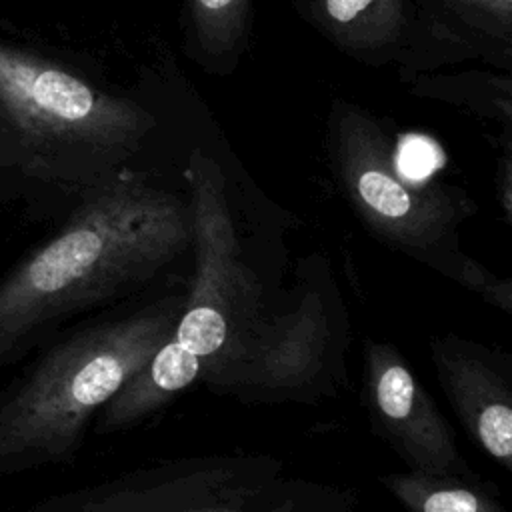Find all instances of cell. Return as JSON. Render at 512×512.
Returning <instances> with one entry per match:
<instances>
[{
  "instance_id": "obj_1",
  "label": "cell",
  "mask_w": 512,
  "mask_h": 512,
  "mask_svg": "<svg viewBox=\"0 0 512 512\" xmlns=\"http://www.w3.org/2000/svg\"><path fill=\"white\" fill-rule=\"evenodd\" d=\"M188 248L180 198L126 178L88 188L64 226L0 280V366L74 314L152 280Z\"/></svg>"
},
{
  "instance_id": "obj_2",
  "label": "cell",
  "mask_w": 512,
  "mask_h": 512,
  "mask_svg": "<svg viewBox=\"0 0 512 512\" xmlns=\"http://www.w3.org/2000/svg\"><path fill=\"white\" fill-rule=\"evenodd\" d=\"M184 296L86 326L12 382L0 394V474L72 460L90 420L172 336Z\"/></svg>"
},
{
  "instance_id": "obj_3",
  "label": "cell",
  "mask_w": 512,
  "mask_h": 512,
  "mask_svg": "<svg viewBox=\"0 0 512 512\" xmlns=\"http://www.w3.org/2000/svg\"><path fill=\"white\" fill-rule=\"evenodd\" d=\"M152 118L36 54L0 44V160L28 176L102 184Z\"/></svg>"
},
{
  "instance_id": "obj_4",
  "label": "cell",
  "mask_w": 512,
  "mask_h": 512,
  "mask_svg": "<svg viewBox=\"0 0 512 512\" xmlns=\"http://www.w3.org/2000/svg\"><path fill=\"white\" fill-rule=\"evenodd\" d=\"M336 134L340 178L366 228L508 314L512 282L458 250L456 224L466 216L462 206L440 188L402 178L380 128L358 110L338 116Z\"/></svg>"
},
{
  "instance_id": "obj_5",
  "label": "cell",
  "mask_w": 512,
  "mask_h": 512,
  "mask_svg": "<svg viewBox=\"0 0 512 512\" xmlns=\"http://www.w3.org/2000/svg\"><path fill=\"white\" fill-rule=\"evenodd\" d=\"M186 180L194 270L174 332L160 350L196 382L208 384L240 350L262 306L242 258L218 164L194 152Z\"/></svg>"
},
{
  "instance_id": "obj_6",
  "label": "cell",
  "mask_w": 512,
  "mask_h": 512,
  "mask_svg": "<svg viewBox=\"0 0 512 512\" xmlns=\"http://www.w3.org/2000/svg\"><path fill=\"white\" fill-rule=\"evenodd\" d=\"M346 312L328 278L310 276L276 314H260L230 362L208 382L248 402H314L336 392Z\"/></svg>"
},
{
  "instance_id": "obj_7",
  "label": "cell",
  "mask_w": 512,
  "mask_h": 512,
  "mask_svg": "<svg viewBox=\"0 0 512 512\" xmlns=\"http://www.w3.org/2000/svg\"><path fill=\"white\" fill-rule=\"evenodd\" d=\"M298 486L270 454L190 456L54 494L28 512H276Z\"/></svg>"
},
{
  "instance_id": "obj_8",
  "label": "cell",
  "mask_w": 512,
  "mask_h": 512,
  "mask_svg": "<svg viewBox=\"0 0 512 512\" xmlns=\"http://www.w3.org/2000/svg\"><path fill=\"white\" fill-rule=\"evenodd\" d=\"M364 400L374 426L408 470L476 476L436 402L390 342L364 344Z\"/></svg>"
},
{
  "instance_id": "obj_9",
  "label": "cell",
  "mask_w": 512,
  "mask_h": 512,
  "mask_svg": "<svg viewBox=\"0 0 512 512\" xmlns=\"http://www.w3.org/2000/svg\"><path fill=\"white\" fill-rule=\"evenodd\" d=\"M438 382L472 440L506 472L512 470V380L498 352L438 334L430 342Z\"/></svg>"
},
{
  "instance_id": "obj_10",
  "label": "cell",
  "mask_w": 512,
  "mask_h": 512,
  "mask_svg": "<svg viewBox=\"0 0 512 512\" xmlns=\"http://www.w3.org/2000/svg\"><path fill=\"white\" fill-rule=\"evenodd\" d=\"M384 488L408 512H508L498 498V486L476 476L392 472L382 478Z\"/></svg>"
},
{
  "instance_id": "obj_11",
  "label": "cell",
  "mask_w": 512,
  "mask_h": 512,
  "mask_svg": "<svg viewBox=\"0 0 512 512\" xmlns=\"http://www.w3.org/2000/svg\"><path fill=\"white\" fill-rule=\"evenodd\" d=\"M328 26L350 46L378 48L400 34V0H318Z\"/></svg>"
},
{
  "instance_id": "obj_12",
  "label": "cell",
  "mask_w": 512,
  "mask_h": 512,
  "mask_svg": "<svg viewBox=\"0 0 512 512\" xmlns=\"http://www.w3.org/2000/svg\"><path fill=\"white\" fill-rule=\"evenodd\" d=\"M190 20L200 46L222 54L238 46L248 20V0H188Z\"/></svg>"
},
{
  "instance_id": "obj_13",
  "label": "cell",
  "mask_w": 512,
  "mask_h": 512,
  "mask_svg": "<svg viewBox=\"0 0 512 512\" xmlns=\"http://www.w3.org/2000/svg\"><path fill=\"white\" fill-rule=\"evenodd\" d=\"M440 164L442 152L438 150V146L426 136L410 134L402 140L394 166L402 178L416 182L424 180Z\"/></svg>"
},
{
  "instance_id": "obj_14",
  "label": "cell",
  "mask_w": 512,
  "mask_h": 512,
  "mask_svg": "<svg viewBox=\"0 0 512 512\" xmlns=\"http://www.w3.org/2000/svg\"><path fill=\"white\" fill-rule=\"evenodd\" d=\"M354 502L336 490L302 484L276 512H352Z\"/></svg>"
},
{
  "instance_id": "obj_15",
  "label": "cell",
  "mask_w": 512,
  "mask_h": 512,
  "mask_svg": "<svg viewBox=\"0 0 512 512\" xmlns=\"http://www.w3.org/2000/svg\"><path fill=\"white\" fill-rule=\"evenodd\" d=\"M466 6L484 12L496 20H502L504 24H508L510 20V12H512V0H460Z\"/></svg>"
}]
</instances>
